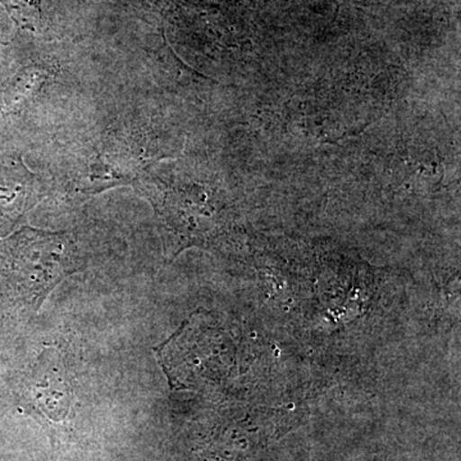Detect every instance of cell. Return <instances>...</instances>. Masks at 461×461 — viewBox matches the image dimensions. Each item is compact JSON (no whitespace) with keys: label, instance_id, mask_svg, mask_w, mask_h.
<instances>
[{"label":"cell","instance_id":"cell-1","mask_svg":"<svg viewBox=\"0 0 461 461\" xmlns=\"http://www.w3.org/2000/svg\"><path fill=\"white\" fill-rule=\"evenodd\" d=\"M11 247L21 288L36 309L67 276L78 271L74 244L65 233L26 227Z\"/></svg>","mask_w":461,"mask_h":461},{"label":"cell","instance_id":"cell-2","mask_svg":"<svg viewBox=\"0 0 461 461\" xmlns=\"http://www.w3.org/2000/svg\"><path fill=\"white\" fill-rule=\"evenodd\" d=\"M36 406L41 409L45 417L51 420H62L69 411V391L66 384L42 378L41 384L35 388Z\"/></svg>","mask_w":461,"mask_h":461},{"label":"cell","instance_id":"cell-3","mask_svg":"<svg viewBox=\"0 0 461 461\" xmlns=\"http://www.w3.org/2000/svg\"><path fill=\"white\" fill-rule=\"evenodd\" d=\"M45 80H47L45 69L27 68L21 72L5 90V105L11 109L20 107L27 99L32 98L33 94L41 90Z\"/></svg>","mask_w":461,"mask_h":461},{"label":"cell","instance_id":"cell-4","mask_svg":"<svg viewBox=\"0 0 461 461\" xmlns=\"http://www.w3.org/2000/svg\"><path fill=\"white\" fill-rule=\"evenodd\" d=\"M5 3L21 26L36 29L41 21V12L35 0H5Z\"/></svg>","mask_w":461,"mask_h":461}]
</instances>
